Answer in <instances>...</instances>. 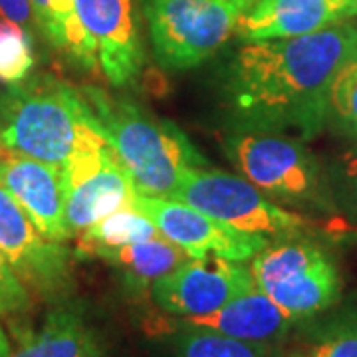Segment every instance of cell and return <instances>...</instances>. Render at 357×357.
Listing matches in <instances>:
<instances>
[{
    "instance_id": "1",
    "label": "cell",
    "mask_w": 357,
    "mask_h": 357,
    "mask_svg": "<svg viewBox=\"0 0 357 357\" xmlns=\"http://www.w3.org/2000/svg\"><path fill=\"white\" fill-rule=\"evenodd\" d=\"M356 52L354 20L304 36L246 42L225 76L236 128L312 139L326 123L333 76Z\"/></svg>"
},
{
    "instance_id": "2",
    "label": "cell",
    "mask_w": 357,
    "mask_h": 357,
    "mask_svg": "<svg viewBox=\"0 0 357 357\" xmlns=\"http://www.w3.org/2000/svg\"><path fill=\"white\" fill-rule=\"evenodd\" d=\"M0 145L64 169L98 155L109 143L82 89L38 74L8 86L0 96Z\"/></svg>"
},
{
    "instance_id": "3",
    "label": "cell",
    "mask_w": 357,
    "mask_h": 357,
    "mask_svg": "<svg viewBox=\"0 0 357 357\" xmlns=\"http://www.w3.org/2000/svg\"><path fill=\"white\" fill-rule=\"evenodd\" d=\"M82 91L137 192L171 199L189 169L206 167V159L175 123L102 88L86 86Z\"/></svg>"
},
{
    "instance_id": "4",
    "label": "cell",
    "mask_w": 357,
    "mask_h": 357,
    "mask_svg": "<svg viewBox=\"0 0 357 357\" xmlns=\"http://www.w3.org/2000/svg\"><path fill=\"white\" fill-rule=\"evenodd\" d=\"M256 0H141L157 62L183 72L203 64L236 32Z\"/></svg>"
},
{
    "instance_id": "5",
    "label": "cell",
    "mask_w": 357,
    "mask_h": 357,
    "mask_svg": "<svg viewBox=\"0 0 357 357\" xmlns=\"http://www.w3.org/2000/svg\"><path fill=\"white\" fill-rule=\"evenodd\" d=\"M256 286L294 321L318 316L340 300L342 278L321 246L284 236L252 258Z\"/></svg>"
},
{
    "instance_id": "6",
    "label": "cell",
    "mask_w": 357,
    "mask_h": 357,
    "mask_svg": "<svg viewBox=\"0 0 357 357\" xmlns=\"http://www.w3.org/2000/svg\"><path fill=\"white\" fill-rule=\"evenodd\" d=\"M222 147L232 165L270 197L296 204L324 201L318 161L300 137L274 129L234 128Z\"/></svg>"
},
{
    "instance_id": "7",
    "label": "cell",
    "mask_w": 357,
    "mask_h": 357,
    "mask_svg": "<svg viewBox=\"0 0 357 357\" xmlns=\"http://www.w3.org/2000/svg\"><path fill=\"white\" fill-rule=\"evenodd\" d=\"M171 199L187 203L244 232L294 236L306 227L302 217L270 203L248 178L215 169H189Z\"/></svg>"
},
{
    "instance_id": "8",
    "label": "cell",
    "mask_w": 357,
    "mask_h": 357,
    "mask_svg": "<svg viewBox=\"0 0 357 357\" xmlns=\"http://www.w3.org/2000/svg\"><path fill=\"white\" fill-rule=\"evenodd\" d=\"M0 252L32 296L48 304H66L74 292L72 252L46 238L0 183Z\"/></svg>"
},
{
    "instance_id": "9",
    "label": "cell",
    "mask_w": 357,
    "mask_h": 357,
    "mask_svg": "<svg viewBox=\"0 0 357 357\" xmlns=\"http://www.w3.org/2000/svg\"><path fill=\"white\" fill-rule=\"evenodd\" d=\"M131 206L149 218L159 232L183 248L189 258L218 255L229 260L246 262L268 244L264 234L234 229L229 222L175 199L137 192Z\"/></svg>"
},
{
    "instance_id": "10",
    "label": "cell",
    "mask_w": 357,
    "mask_h": 357,
    "mask_svg": "<svg viewBox=\"0 0 357 357\" xmlns=\"http://www.w3.org/2000/svg\"><path fill=\"white\" fill-rule=\"evenodd\" d=\"M250 266L218 255L185 260L173 272L153 282L157 306L169 314L192 318L217 312L255 286Z\"/></svg>"
},
{
    "instance_id": "11",
    "label": "cell",
    "mask_w": 357,
    "mask_h": 357,
    "mask_svg": "<svg viewBox=\"0 0 357 357\" xmlns=\"http://www.w3.org/2000/svg\"><path fill=\"white\" fill-rule=\"evenodd\" d=\"M76 13L96 50L100 74L114 88L135 84L145 66L135 0H76Z\"/></svg>"
},
{
    "instance_id": "12",
    "label": "cell",
    "mask_w": 357,
    "mask_h": 357,
    "mask_svg": "<svg viewBox=\"0 0 357 357\" xmlns=\"http://www.w3.org/2000/svg\"><path fill=\"white\" fill-rule=\"evenodd\" d=\"M0 183L46 238L58 243L70 238L66 230L68 187L62 167L4 149L0 155Z\"/></svg>"
},
{
    "instance_id": "13",
    "label": "cell",
    "mask_w": 357,
    "mask_h": 357,
    "mask_svg": "<svg viewBox=\"0 0 357 357\" xmlns=\"http://www.w3.org/2000/svg\"><path fill=\"white\" fill-rule=\"evenodd\" d=\"M357 18V0H256L236 26L243 42L294 38Z\"/></svg>"
},
{
    "instance_id": "14",
    "label": "cell",
    "mask_w": 357,
    "mask_h": 357,
    "mask_svg": "<svg viewBox=\"0 0 357 357\" xmlns=\"http://www.w3.org/2000/svg\"><path fill=\"white\" fill-rule=\"evenodd\" d=\"M66 230L70 238L115 211L131 206L133 197L137 195L133 181L126 167L117 161L112 147L98 165L66 178Z\"/></svg>"
},
{
    "instance_id": "15",
    "label": "cell",
    "mask_w": 357,
    "mask_h": 357,
    "mask_svg": "<svg viewBox=\"0 0 357 357\" xmlns=\"http://www.w3.org/2000/svg\"><path fill=\"white\" fill-rule=\"evenodd\" d=\"M294 324L296 321L288 318L256 284L213 314L185 318V326L260 344L280 342L288 335Z\"/></svg>"
},
{
    "instance_id": "16",
    "label": "cell",
    "mask_w": 357,
    "mask_h": 357,
    "mask_svg": "<svg viewBox=\"0 0 357 357\" xmlns=\"http://www.w3.org/2000/svg\"><path fill=\"white\" fill-rule=\"evenodd\" d=\"M42 38L88 74H100L96 50L76 13V0H30Z\"/></svg>"
},
{
    "instance_id": "17",
    "label": "cell",
    "mask_w": 357,
    "mask_h": 357,
    "mask_svg": "<svg viewBox=\"0 0 357 357\" xmlns=\"http://www.w3.org/2000/svg\"><path fill=\"white\" fill-rule=\"evenodd\" d=\"M86 258H100L114 264L126 274L128 284L135 288H145L149 284L153 286L155 280L181 266L189 256L167 236L159 234L137 244L93 248Z\"/></svg>"
},
{
    "instance_id": "18",
    "label": "cell",
    "mask_w": 357,
    "mask_h": 357,
    "mask_svg": "<svg viewBox=\"0 0 357 357\" xmlns=\"http://www.w3.org/2000/svg\"><path fill=\"white\" fill-rule=\"evenodd\" d=\"M89 333L77 307L58 304L38 332L26 333L8 357H77Z\"/></svg>"
},
{
    "instance_id": "19",
    "label": "cell",
    "mask_w": 357,
    "mask_h": 357,
    "mask_svg": "<svg viewBox=\"0 0 357 357\" xmlns=\"http://www.w3.org/2000/svg\"><path fill=\"white\" fill-rule=\"evenodd\" d=\"M161 232L153 222L133 206L119 208L112 215H107L89 229L79 232L76 255L84 256L91 252L93 248L102 246H126V244H137L159 236Z\"/></svg>"
},
{
    "instance_id": "20",
    "label": "cell",
    "mask_w": 357,
    "mask_h": 357,
    "mask_svg": "<svg viewBox=\"0 0 357 357\" xmlns=\"http://www.w3.org/2000/svg\"><path fill=\"white\" fill-rule=\"evenodd\" d=\"M175 351L177 357H276L272 344L244 342L192 326L178 335Z\"/></svg>"
},
{
    "instance_id": "21",
    "label": "cell",
    "mask_w": 357,
    "mask_h": 357,
    "mask_svg": "<svg viewBox=\"0 0 357 357\" xmlns=\"http://www.w3.org/2000/svg\"><path fill=\"white\" fill-rule=\"evenodd\" d=\"M326 121L340 133L357 139V52L333 76Z\"/></svg>"
},
{
    "instance_id": "22",
    "label": "cell",
    "mask_w": 357,
    "mask_h": 357,
    "mask_svg": "<svg viewBox=\"0 0 357 357\" xmlns=\"http://www.w3.org/2000/svg\"><path fill=\"white\" fill-rule=\"evenodd\" d=\"M36 64L32 32L13 22H0V84L14 86L30 77Z\"/></svg>"
},
{
    "instance_id": "23",
    "label": "cell",
    "mask_w": 357,
    "mask_h": 357,
    "mask_svg": "<svg viewBox=\"0 0 357 357\" xmlns=\"http://www.w3.org/2000/svg\"><path fill=\"white\" fill-rule=\"evenodd\" d=\"M298 357H357V314H344L324 324Z\"/></svg>"
},
{
    "instance_id": "24",
    "label": "cell",
    "mask_w": 357,
    "mask_h": 357,
    "mask_svg": "<svg viewBox=\"0 0 357 357\" xmlns=\"http://www.w3.org/2000/svg\"><path fill=\"white\" fill-rule=\"evenodd\" d=\"M30 306H32L30 292L26 290L24 284L18 280L10 264L0 252V316L4 318L20 316Z\"/></svg>"
},
{
    "instance_id": "25",
    "label": "cell",
    "mask_w": 357,
    "mask_h": 357,
    "mask_svg": "<svg viewBox=\"0 0 357 357\" xmlns=\"http://www.w3.org/2000/svg\"><path fill=\"white\" fill-rule=\"evenodd\" d=\"M0 22H13L32 32L36 22L30 0H0Z\"/></svg>"
},
{
    "instance_id": "26",
    "label": "cell",
    "mask_w": 357,
    "mask_h": 357,
    "mask_svg": "<svg viewBox=\"0 0 357 357\" xmlns=\"http://www.w3.org/2000/svg\"><path fill=\"white\" fill-rule=\"evenodd\" d=\"M340 171L345 192L349 201L357 206V151L344 155V159L340 161Z\"/></svg>"
},
{
    "instance_id": "27",
    "label": "cell",
    "mask_w": 357,
    "mask_h": 357,
    "mask_svg": "<svg viewBox=\"0 0 357 357\" xmlns=\"http://www.w3.org/2000/svg\"><path fill=\"white\" fill-rule=\"evenodd\" d=\"M77 357H103L102 347L96 342L93 333H89L88 340H86V344H84V347H82V351H79Z\"/></svg>"
},
{
    "instance_id": "28",
    "label": "cell",
    "mask_w": 357,
    "mask_h": 357,
    "mask_svg": "<svg viewBox=\"0 0 357 357\" xmlns=\"http://www.w3.org/2000/svg\"><path fill=\"white\" fill-rule=\"evenodd\" d=\"M8 354H10L8 342H6V337H4L2 332H0V357H8Z\"/></svg>"
}]
</instances>
